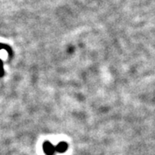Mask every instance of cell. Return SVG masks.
<instances>
[{
  "instance_id": "cell-3",
  "label": "cell",
  "mask_w": 155,
  "mask_h": 155,
  "mask_svg": "<svg viewBox=\"0 0 155 155\" xmlns=\"http://www.w3.org/2000/svg\"><path fill=\"white\" fill-rule=\"evenodd\" d=\"M4 75V69H0V77H2Z\"/></svg>"
},
{
  "instance_id": "cell-1",
  "label": "cell",
  "mask_w": 155,
  "mask_h": 155,
  "mask_svg": "<svg viewBox=\"0 0 155 155\" xmlns=\"http://www.w3.org/2000/svg\"><path fill=\"white\" fill-rule=\"evenodd\" d=\"M43 150L47 155H53L55 153V147L49 141H46L43 144Z\"/></svg>"
},
{
  "instance_id": "cell-2",
  "label": "cell",
  "mask_w": 155,
  "mask_h": 155,
  "mask_svg": "<svg viewBox=\"0 0 155 155\" xmlns=\"http://www.w3.org/2000/svg\"><path fill=\"white\" fill-rule=\"evenodd\" d=\"M67 148H68V145H67V142H65V141L60 142V143L55 147L56 152H58V153H65L67 150Z\"/></svg>"
},
{
  "instance_id": "cell-4",
  "label": "cell",
  "mask_w": 155,
  "mask_h": 155,
  "mask_svg": "<svg viewBox=\"0 0 155 155\" xmlns=\"http://www.w3.org/2000/svg\"><path fill=\"white\" fill-rule=\"evenodd\" d=\"M3 68V63H2V61L0 60V69H2Z\"/></svg>"
}]
</instances>
